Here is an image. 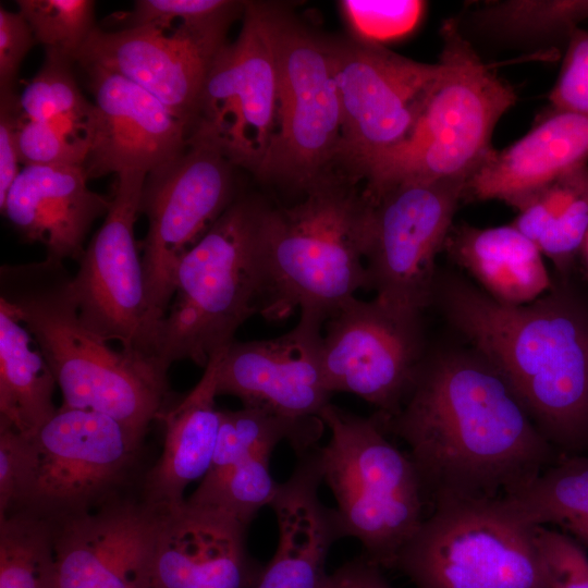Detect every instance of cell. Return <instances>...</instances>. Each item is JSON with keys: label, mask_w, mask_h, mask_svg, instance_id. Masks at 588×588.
I'll use <instances>...</instances> for the list:
<instances>
[{"label": "cell", "mask_w": 588, "mask_h": 588, "mask_svg": "<svg viewBox=\"0 0 588 588\" xmlns=\"http://www.w3.org/2000/svg\"><path fill=\"white\" fill-rule=\"evenodd\" d=\"M324 326L322 368L330 392L355 394L382 421L392 418L426 355L421 318L355 296Z\"/></svg>", "instance_id": "obj_17"}, {"label": "cell", "mask_w": 588, "mask_h": 588, "mask_svg": "<svg viewBox=\"0 0 588 588\" xmlns=\"http://www.w3.org/2000/svg\"><path fill=\"white\" fill-rule=\"evenodd\" d=\"M26 327L0 307V420L33 436L57 407L54 376Z\"/></svg>", "instance_id": "obj_28"}, {"label": "cell", "mask_w": 588, "mask_h": 588, "mask_svg": "<svg viewBox=\"0 0 588 588\" xmlns=\"http://www.w3.org/2000/svg\"><path fill=\"white\" fill-rule=\"evenodd\" d=\"M320 588H392L381 567L364 554L327 574Z\"/></svg>", "instance_id": "obj_43"}, {"label": "cell", "mask_w": 588, "mask_h": 588, "mask_svg": "<svg viewBox=\"0 0 588 588\" xmlns=\"http://www.w3.org/2000/svg\"><path fill=\"white\" fill-rule=\"evenodd\" d=\"M323 482L318 446L298 456L270 505L278 525L273 556L254 588H320L332 544L342 539L334 507L319 497Z\"/></svg>", "instance_id": "obj_23"}, {"label": "cell", "mask_w": 588, "mask_h": 588, "mask_svg": "<svg viewBox=\"0 0 588 588\" xmlns=\"http://www.w3.org/2000/svg\"><path fill=\"white\" fill-rule=\"evenodd\" d=\"M320 418L330 431L328 443L318 446L322 478L335 499L342 536L358 540L372 563L394 567L427 517L417 467L389 441L376 414L364 417L329 403Z\"/></svg>", "instance_id": "obj_7"}, {"label": "cell", "mask_w": 588, "mask_h": 588, "mask_svg": "<svg viewBox=\"0 0 588 588\" xmlns=\"http://www.w3.org/2000/svg\"><path fill=\"white\" fill-rule=\"evenodd\" d=\"M340 3L355 37L376 44L412 32L425 8L422 1L416 0H344Z\"/></svg>", "instance_id": "obj_36"}, {"label": "cell", "mask_w": 588, "mask_h": 588, "mask_svg": "<svg viewBox=\"0 0 588 588\" xmlns=\"http://www.w3.org/2000/svg\"><path fill=\"white\" fill-rule=\"evenodd\" d=\"M223 351L210 358L196 385L157 417L164 427L163 449L144 483V502L157 510L183 502L185 488L210 469L221 421L216 397Z\"/></svg>", "instance_id": "obj_25"}, {"label": "cell", "mask_w": 588, "mask_h": 588, "mask_svg": "<svg viewBox=\"0 0 588 588\" xmlns=\"http://www.w3.org/2000/svg\"><path fill=\"white\" fill-rule=\"evenodd\" d=\"M581 254H584V256H585V258H586V261H587V264H588V235H587V237H586V241H585V244H584Z\"/></svg>", "instance_id": "obj_44"}, {"label": "cell", "mask_w": 588, "mask_h": 588, "mask_svg": "<svg viewBox=\"0 0 588 588\" xmlns=\"http://www.w3.org/2000/svg\"><path fill=\"white\" fill-rule=\"evenodd\" d=\"M20 161L25 166L84 167L89 145L47 122H21L17 135Z\"/></svg>", "instance_id": "obj_37"}, {"label": "cell", "mask_w": 588, "mask_h": 588, "mask_svg": "<svg viewBox=\"0 0 588 588\" xmlns=\"http://www.w3.org/2000/svg\"><path fill=\"white\" fill-rule=\"evenodd\" d=\"M233 167L216 145L188 136L180 154L146 175L139 205L148 221L142 261L158 333L180 260L241 196Z\"/></svg>", "instance_id": "obj_14"}, {"label": "cell", "mask_w": 588, "mask_h": 588, "mask_svg": "<svg viewBox=\"0 0 588 588\" xmlns=\"http://www.w3.org/2000/svg\"><path fill=\"white\" fill-rule=\"evenodd\" d=\"M324 428V424H299L256 407L221 409L209 470L230 466L260 452H273L281 441H286L297 457L302 456L318 446Z\"/></svg>", "instance_id": "obj_30"}, {"label": "cell", "mask_w": 588, "mask_h": 588, "mask_svg": "<svg viewBox=\"0 0 588 588\" xmlns=\"http://www.w3.org/2000/svg\"><path fill=\"white\" fill-rule=\"evenodd\" d=\"M72 64L46 53L42 66L19 95V103L27 120L50 123L89 144L94 102L82 94Z\"/></svg>", "instance_id": "obj_32"}, {"label": "cell", "mask_w": 588, "mask_h": 588, "mask_svg": "<svg viewBox=\"0 0 588 588\" xmlns=\"http://www.w3.org/2000/svg\"><path fill=\"white\" fill-rule=\"evenodd\" d=\"M236 15L233 0H136L121 20L124 27H96L76 62L137 84L189 130L210 64Z\"/></svg>", "instance_id": "obj_8"}, {"label": "cell", "mask_w": 588, "mask_h": 588, "mask_svg": "<svg viewBox=\"0 0 588 588\" xmlns=\"http://www.w3.org/2000/svg\"><path fill=\"white\" fill-rule=\"evenodd\" d=\"M434 302L558 452L588 448V302L566 279L532 303L509 306L438 272Z\"/></svg>", "instance_id": "obj_2"}, {"label": "cell", "mask_w": 588, "mask_h": 588, "mask_svg": "<svg viewBox=\"0 0 588 588\" xmlns=\"http://www.w3.org/2000/svg\"><path fill=\"white\" fill-rule=\"evenodd\" d=\"M441 37L440 77L407 140L365 173L368 195L404 181H467L494 151L493 130L516 94L455 20L443 24Z\"/></svg>", "instance_id": "obj_6"}, {"label": "cell", "mask_w": 588, "mask_h": 588, "mask_svg": "<svg viewBox=\"0 0 588 588\" xmlns=\"http://www.w3.org/2000/svg\"><path fill=\"white\" fill-rule=\"evenodd\" d=\"M26 438V477L13 511L54 524L91 511L120 485L144 433L105 414L61 405Z\"/></svg>", "instance_id": "obj_12"}, {"label": "cell", "mask_w": 588, "mask_h": 588, "mask_svg": "<svg viewBox=\"0 0 588 588\" xmlns=\"http://www.w3.org/2000/svg\"><path fill=\"white\" fill-rule=\"evenodd\" d=\"M587 163L588 117L553 108L522 138L491 154L466 181L464 199H497L514 208Z\"/></svg>", "instance_id": "obj_24"}, {"label": "cell", "mask_w": 588, "mask_h": 588, "mask_svg": "<svg viewBox=\"0 0 588 588\" xmlns=\"http://www.w3.org/2000/svg\"><path fill=\"white\" fill-rule=\"evenodd\" d=\"M486 32L519 42L565 39L588 19V0H505L486 2L473 13Z\"/></svg>", "instance_id": "obj_31"}, {"label": "cell", "mask_w": 588, "mask_h": 588, "mask_svg": "<svg viewBox=\"0 0 588 588\" xmlns=\"http://www.w3.org/2000/svg\"><path fill=\"white\" fill-rule=\"evenodd\" d=\"M95 1L17 0L19 12L27 21L36 44L73 63L96 29Z\"/></svg>", "instance_id": "obj_35"}, {"label": "cell", "mask_w": 588, "mask_h": 588, "mask_svg": "<svg viewBox=\"0 0 588 588\" xmlns=\"http://www.w3.org/2000/svg\"><path fill=\"white\" fill-rule=\"evenodd\" d=\"M514 208L517 216L512 224L565 279L588 235V163L539 188Z\"/></svg>", "instance_id": "obj_27"}, {"label": "cell", "mask_w": 588, "mask_h": 588, "mask_svg": "<svg viewBox=\"0 0 588 588\" xmlns=\"http://www.w3.org/2000/svg\"><path fill=\"white\" fill-rule=\"evenodd\" d=\"M27 438L0 420V516L15 510L27 470Z\"/></svg>", "instance_id": "obj_40"}, {"label": "cell", "mask_w": 588, "mask_h": 588, "mask_svg": "<svg viewBox=\"0 0 588 588\" xmlns=\"http://www.w3.org/2000/svg\"><path fill=\"white\" fill-rule=\"evenodd\" d=\"M36 44L21 12L0 5V95L14 93L21 64Z\"/></svg>", "instance_id": "obj_41"}, {"label": "cell", "mask_w": 588, "mask_h": 588, "mask_svg": "<svg viewBox=\"0 0 588 588\" xmlns=\"http://www.w3.org/2000/svg\"><path fill=\"white\" fill-rule=\"evenodd\" d=\"M497 501L519 523L555 525L588 547V456L561 454L528 487Z\"/></svg>", "instance_id": "obj_29"}, {"label": "cell", "mask_w": 588, "mask_h": 588, "mask_svg": "<svg viewBox=\"0 0 588 588\" xmlns=\"http://www.w3.org/2000/svg\"><path fill=\"white\" fill-rule=\"evenodd\" d=\"M158 516L125 501L54 523L53 588H150Z\"/></svg>", "instance_id": "obj_19"}, {"label": "cell", "mask_w": 588, "mask_h": 588, "mask_svg": "<svg viewBox=\"0 0 588 588\" xmlns=\"http://www.w3.org/2000/svg\"><path fill=\"white\" fill-rule=\"evenodd\" d=\"M323 326L299 315L296 326L280 336L234 340L220 359L218 395L235 396L243 406L295 422L323 424L320 414L332 396L322 368Z\"/></svg>", "instance_id": "obj_18"}, {"label": "cell", "mask_w": 588, "mask_h": 588, "mask_svg": "<svg viewBox=\"0 0 588 588\" xmlns=\"http://www.w3.org/2000/svg\"><path fill=\"white\" fill-rule=\"evenodd\" d=\"M329 42L342 123L336 163L363 179L411 136L442 68L357 37Z\"/></svg>", "instance_id": "obj_11"}, {"label": "cell", "mask_w": 588, "mask_h": 588, "mask_svg": "<svg viewBox=\"0 0 588 588\" xmlns=\"http://www.w3.org/2000/svg\"><path fill=\"white\" fill-rule=\"evenodd\" d=\"M247 528L186 500L159 509L150 588H254L264 566L248 553Z\"/></svg>", "instance_id": "obj_21"}, {"label": "cell", "mask_w": 588, "mask_h": 588, "mask_svg": "<svg viewBox=\"0 0 588 588\" xmlns=\"http://www.w3.org/2000/svg\"><path fill=\"white\" fill-rule=\"evenodd\" d=\"M443 249L481 291L503 305L532 303L554 284L537 245L512 223L453 226Z\"/></svg>", "instance_id": "obj_26"}, {"label": "cell", "mask_w": 588, "mask_h": 588, "mask_svg": "<svg viewBox=\"0 0 588 588\" xmlns=\"http://www.w3.org/2000/svg\"><path fill=\"white\" fill-rule=\"evenodd\" d=\"M549 100L554 109L588 117V32L580 27L567 40L561 71Z\"/></svg>", "instance_id": "obj_39"}, {"label": "cell", "mask_w": 588, "mask_h": 588, "mask_svg": "<svg viewBox=\"0 0 588 588\" xmlns=\"http://www.w3.org/2000/svg\"><path fill=\"white\" fill-rule=\"evenodd\" d=\"M94 95L88 180L125 171L149 173L186 146L187 124L130 79L98 68L83 69Z\"/></svg>", "instance_id": "obj_20"}, {"label": "cell", "mask_w": 588, "mask_h": 588, "mask_svg": "<svg viewBox=\"0 0 588 588\" xmlns=\"http://www.w3.org/2000/svg\"><path fill=\"white\" fill-rule=\"evenodd\" d=\"M271 454L260 452L209 470L186 501L217 510L249 526L262 507L271 505L279 489L280 483L270 473Z\"/></svg>", "instance_id": "obj_34"}, {"label": "cell", "mask_w": 588, "mask_h": 588, "mask_svg": "<svg viewBox=\"0 0 588 588\" xmlns=\"http://www.w3.org/2000/svg\"><path fill=\"white\" fill-rule=\"evenodd\" d=\"M382 425L408 445L432 506L514 495L561 455L474 350L426 354Z\"/></svg>", "instance_id": "obj_1"}, {"label": "cell", "mask_w": 588, "mask_h": 588, "mask_svg": "<svg viewBox=\"0 0 588 588\" xmlns=\"http://www.w3.org/2000/svg\"><path fill=\"white\" fill-rule=\"evenodd\" d=\"M267 203L241 195L180 260L174 294L162 320L157 359L206 367L260 314L265 299L260 230Z\"/></svg>", "instance_id": "obj_5"}, {"label": "cell", "mask_w": 588, "mask_h": 588, "mask_svg": "<svg viewBox=\"0 0 588 588\" xmlns=\"http://www.w3.org/2000/svg\"><path fill=\"white\" fill-rule=\"evenodd\" d=\"M370 208L354 180L333 173L291 206L267 205L260 230V315L281 320L298 309L326 323L358 290H367Z\"/></svg>", "instance_id": "obj_4"}, {"label": "cell", "mask_w": 588, "mask_h": 588, "mask_svg": "<svg viewBox=\"0 0 588 588\" xmlns=\"http://www.w3.org/2000/svg\"><path fill=\"white\" fill-rule=\"evenodd\" d=\"M147 173L117 174L105 220L93 235L73 275L79 317L105 341L155 358L158 330L149 311L135 222ZM158 360V359H157Z\"/></svg>", "instance_id": "obj_16"}, {"label": "cell", "mask_w": 588, "mask_h": 588, "mask_svg": "<svg viewBox=\"0 0 588 588\" xmlns=\"http://www.w3.org/2000/svg\"><path fill=\"white\" fill-rule=\"evenodd\" d=\"M0 307L30 332L62 406L105 414L144 434L167 407L168 369L155 358L113 350L85 326L64 262L2 265Z\"/></svg>", "instance_id": "obj_3"}, {"label": "cell", "mask_w": 588, "mask_h": 588, "mask_svg": "<svg viewBox=\"0 0 588 588\" xmlns=\"http://www.w3.org/2000/svg\"><path fill=\"white\" fill-rule=\"evenodd\" d=\"M277 106L269 3L245 1L241 32L215 56L188 136L212 143L234 167L256 174L275 132Z\"/></svg>", "instance_id": "obj_15"}, {"label": "cell", "mask_w": 588, "mask_h": 588, "mask_svg": "<svg viewBox=\"0 0 588 588\" xmlns=\"http://www.w3.org/2000/svg\"><path fill=\"white\" fill-rule=\"evenodd\" d=\"M110 198L91 191L81 166H25L0 205L20 236L39 243L46 258L79 261L93 223Z\"/></svg>", "instance_id": "obj_22"}, {"label": "cell", "mask_w": 588, "mask_h": 588, "mask_svg": "<svg viewBox=\"0 0 588 588\" xmlns=\"http://www.w3.org/2000/svg\"><path fill=\"white\" fill-rule=\"evenodd\" d=\"M23 119L19 95H0V205L22 170L17 135Z\"/></svg>", "instance_id": "obj_42"}, {"label": "cell", "mask_w": 588, "mask_h": 588, "mask_svg": "<svg viewBox=\"0 0 588 588\" xmlns=\"http://www.w3.org/2000/svg\"><path fill=\"white\" fill-rule=\"evenodd\" d=\"M54 525L25 511L0 516V588H53Z\"/></svg>", "instance_id": "obj_33"}, {"label": "cell", "mask_w": 588, "mask_h": 588, "mask_svg": "<svg viewBox=\"0 0 588 588\" xmlns=\"http://www.w3.org/2000/svg\"><path fill=\"white\" fill-rule=\"evenodd\" d=\"M534 540L549 588H588L585 547L566 534L544 526L534 527Z\"/></svg>", "instance_id": "obj_38"}, {"label": "cell", "mask_w": 588, "mask_h": 588, "mask_svg": "<svg viewBox=\"0 0 588 588\" xmlns=\"http://www.w3.org/2000/svg\"><path fill=\"white\" fill-rule=\"evenodd\" d=\"M278 65L277 127L256 176L304 195L330 175L341 109L328 38L269 3Z\"/></svg>", "instance_id": "obj_9"}, {"label": "cell", "mask_w": 588, "mask_h": 588, "mask_svg": "<svg viewBox=\"0 0 588 588\" xmlns=\"http://www.w3.org/2000/svg\"><path fill=\"white\" fill-rule=\"evenodd\" d=\"M466 181H404L366 195L367 290L392 310L421 318L432 304L438 254L453 228ZM365 193V192H364Z\"/></svg>", "instance_id": "obj_13"}, {"label": "cell", "mask_w": 588, "mask_h": 588, "mask_svg": "<svg viewBox=\"0 0 588 588\" xmlns=\"http://www.w3.org/2000/svg\"><path fill=\"white\" fill-rule=\"evenodd\" d=\"M394 567L415 588H549L534 527L497 500L433 505Z\"/></svg>", "instance_id": "obj_10"}]
</instances>
